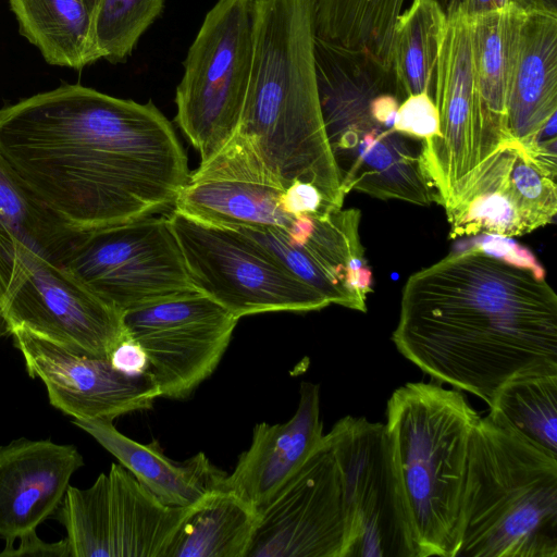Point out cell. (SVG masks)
Instances as JSON below:
<instances>
[{
	"mask_svg": "<svg viewBox=\"0 0 557 557\" xmlns=\"http://www.w3.org/2000/svg\"><path fill=\"white\" fill-rule=\"evenodd\" d=\"M18 29L47 63L82 70L100 59L86 0H9Z\"/></svg>",
	"mask_w": 557,
	"mask_h": 557,
	"instance_id": "d4e9b609",
	"label": "cell"
},
{
	"mask_svg": "<svg viewBox=\"0 0 557 557\" xmlns=\"http://www.w3.org/2000/svg\"><path fill=\"white\" fill-rule=\"evenodd\" d=\"M480 418L463 393L436 383H406L387 401L388 451L417 557L458 553Z\"/></svg>",
	"mask_w": 557,
	"mask_h": 557,
	"instance_id": "5b68a950",
	"label": "cell"
},
{
	"mask_svg": "<svg viewBox=\"0 0 557 557\" xmlns=\"http://www.w3.org/2000/svg\"><path fill=\"white\" fill-rule=\"evenodd\" d=\"M191 507L164 505L112 463L91 486L70 485L53 517L66 530L71 557H166Z\"/></svg>",
	"mask_w": 557,
	"mask_h": 557,
	"instance_id": "8fae6325",
	"label": "cell"
},
{
	"mask_svg": "<svg viewBox=\"0 0 557 557\" xmlns=\"http://www.w3.org/2000/svg\"><path fill=\"white\" fill-rule=\"evenodd\" d=\"M557 113V14L527 12L507 98L509 139L523 149L541 138Z\"/></svg>",
	"mask_w": 557,
	"mask_h": 557,
	"instance_id": "7402d4cb",
	"label": "cell"
},
{
	"mask_svg": "<svg viewBox=\"0 0 557 557\" xmlns=\"http://www.w3.org/2000/svg\"><path fill=\"white\" fill-rule=\"evenodd\" d=\"M0 296H1V290H0Z\"/></svg>",
	"mask_w": 557,
	"mask_h": 557,
	"instance_id": "60d3db41",
	"label": "cell"
},
{
	"mask_svg": "<svg viewBox=\"0 0 557 557\" xmlns=\"http://www.w3.org/2000/svg\"><path fill=\"white\" fill-rule=\"evenodd\" d=\"M258 517L251 505L221 487L191 507L166 557H247Z\"/></svg>",
	"mask_w": 557,
	"mask_h": 557,
	"instance_id": "4316f807",
	"label": "cell"
},
{
	"mask_svg": "<svg viewBox=\"0 0 557 557\" xmlns=\"http://www.w3.org/2000/svg\"><path fill=\"white\" fill-rule=\"evenodd\" d=\"M525 12H546L557 14V0H515Z\"/></svg>",
	"mask_w": 557,
	"mask_h": 557,
	"instance_id": "8d00e7d4",
	"label": "cell"
},
{
	"mask_svg": "<svg viewBox=\"0 0 557 557\" xmlns=\"http://www.w3.org/2000/svg\"><path fill=\"white\" fill-rule=\"evenodd\" d=\"M5 335H10V329H9L8 321H7L4 314L1 310V307H0V338Z\"/></svg>",
	"mask_w": 557,
	"mask_h": 557,
	"instance_id": "f35d334b",
	"label": "cell"
},
{
	"mask_svg": "<svg viewBox=\"0 0 557 557\" xmlns=\"http://www.w3.org/2000/svg\"><path fill=\"white\" fill-rule=\"evenodd\" d=\"M511 5H517L515 0H459L456 11L461 12L467 17H474L499 11Z\"/></svg>",
	"mask_w": 557,
	"mask_h": 557,
	"instance_id": "d590c367",
	"label": "cell"
},
{
	"mask_svg": "<svg viewBox=\"0 0 557 557\" xmlns=\"http://www.w3.org/2000/svg\"><path fill=\"white\" fill-rule=\"evenodd\" d=\"M168 215L195 287L237 319L330 306L239 231L196 220L175 209Z\"/></svg>",
	"mask_w": 557,
	"mask_h": 557,
	"instance_id": "9c48e42d",
	"label": "cell"
},
{
	"mask_svg": "<svg viewBox=\"0 0 557 557\" xmlns=\"http://www.w3.org/2000/svg\"><path fill=\"white\" fill-rule=\"evenodd\" d=\"M525 13L520 7L511 5L469 17L480 164L510 141L507 98Z\"/></svg>",
	"mask_w": 557,
	"mask_h": 557,
	"instance_id": "603a6c76",
	"label": "cell"
},
{
	"mask_svg": "<svg viewBox=\"0 0 557 557\" xmlns=\"http://www.w3.org/2000/svg\"><path fill=\"white\" fill-rule=\"evenodd\" d=\"M72 423L90 434L166 506L191 507L221 488L227 475L203 453L174 461L164 455L157 441L147 444L134 441L122 434L113 421L73 419Z\"/></svg>",
	"mask_w": 557,
	"mask_h": 557,
	"instance_id": "cb8c5ba5",
	"label": "cell"
},
{
	"mask_svg": "<svg viewBox=\"0 0 557 557\" xmlns=\"http://www.w3.org/2000/svg\"><path fill=\"white\" fill-rule=\"evenodd\" d=\"M444 209L451 238L525 235L554 221L556 178L542 170L519 144L506 141L472 172Z\"/></svg>",
	"mask_w": 557,
	"mask_h": 557,
	"instance_id": "9a60e30c",
	"label": "cell"
},
{
	"mask_svg": "<svg viewBox=\"0 0 557 557\" xmlns=\"http://www.w3.org/2000/svg\"><path fill=\"white\" fill-rule=\"evenodd\" d=\"M360 221L359 209L342 208L324 216H297L287 231L234 228L268 251L329 305L366 312L373 278L360 238Z\"/></svg>",
	"mask_w": 557,
	"mask_h": 557,
	"instance_id": "5bb4252c",
	"label": "cell"
},
{
	"mask_svg": "<svg viewBox=\"0 0 557 557\" xmlns=\"http://www.w3.org/2000/svg\"><path fill=\"white\" fill-rule=\"evenodd\" d=\"M247 557H352L357 527L333 446L322 443L258 511Z\"/></svg>",
	"mask_w": 557,
	"mask_h": 557,
	"instance_id": "7c38bea8",
	"label": "cell"
},
{
	"mask_svg": "<svg viewBox=\"0 0 557 557\" xmlns=\"http://www.w3.org/2000/svg\"><path fill=\"white\" fill-rule=\"evenodd\" d=\"M84 466L71 444L21 437L0 446V537L3 550L59 508L70 480Z\"/></svg>",
	"mask_w": 557,
	"mask_h": 557,
	"instance_id": "ffe728a7",
	"label": "cell"
},
{
	"mask_svg": "<svg viewBox=\"0 0 557 557\" xmlns=\"http://www.w3.org/2000/svg\"><path fill=\"white\" fill-rule=\"evenodd\" d=\"M251 74L236 134L287 188L312 184L342 209L346 193L325 134L308 0H257Z\"/></svg>",
	"mask_w": 557,
	"mask_h": 557,
	"instance_id": "3957f363",
	"label": "cell"
},
{
	"mask_svg": "<svg viewBox=\"0 0 557 557\" xmlns=\"http://www.w3.org/2000/svg\"><path fill=\"white\" fill-rule=\"evenodd\" d=\"M257 0H218L190 45L176 88L175 122L200 154H216L236 134L248 90Z\"/></svg>",
	"mask_w": 557,
	"mask_h": 557,
	"instance_id": "52a82bcc",
	"label": "cell"
},
{
	"mask_svg": "<svg viewBox=\"0 0 557 557\" xmlns=\"http://www.w3.org/2000/svg\"><path fill=\"white\" fill-rule=\"evenodd\" d=\"M326 436L342 468L356 521L352 557H417L384 424L347 416Z\"/></svg>",
	"mask_w": 557,
	"mask_h": 557,
	"instance_id": "2e32d148",
	"label": "cell"
},
{
	"mask_svg": "<svg viewBox=\"0 0 557 557\" xmlns=\"http://www.w3.org/2000/svg\"><path fill=\"white\" fill-rule=\"evenodd\" d=\"M165 0H97L94 40L100 59L124 62L141 35L161 14Z\"/></svg>",
	"mask_w": 557,
	"mask_h": 557,
	"instance_id": "4dcf8cb0",
	"label": "cell"
},
{
	"mask_svg": "<svg viewBox=\"0 0 557 557\" xmlns=\"http://www.w3.org/2000/svg\"><path fill=\"white\" fill-rule=\"evenodd\" d=\"M87 4L89 5L90 10L92 11L94 13V9L96 7V2L97 0H86Z\"/></svg>",
	"mask_w": 557,
	"mask_h": 557,
	"instance_id": "ab89813d",
	"label": "cell"
},
{
	"mask_svg": "<svg viewBox=\"0 0 557 557\" xmlns=\"http://www.w3.org/2000/svg\"><path fill=\"white\" fill-rule=\"evenodd\" d=\"M82 233L60 219L0 154V257L16 240L63 267Z\"/></svg>",
	"mask_w": 557,
	"mask_h": 557,
	"instance_id": "484cf974",
	"label": "cell"
},
{
	"mask_svg": "<svg viewBox=\"0 0 557 557\" xmlns=\"http://www.w3.org/2000/svg\"><path fill=\"white\" fill-rule=\"evenodd\" d=\"M285 188L237 134L207 162L189 173L175 210L224 227H278L295 218L282 208Z\"/></svg>",
	"mask_w": 557,
	"mask_h": 557,
	"instance_id": "d6986e66",
	"label": "cell"
},
{
	"mask_svg": "<svg viewBox=\"0 0 557 557\" xmlns=\"http://www.w3.org/2000/svg\"><path fill=\"white\" fill-rule=\"evenodd\" d=\"M495 237L409 276L392 334L432 380L487 405L513 375L557 368V296L528 249Z\"/></svg>",
	"mask_w": 557,
	"mask_h": 557,
	"instance_id": "7a4b0ae2",
	"label": "cell"
},
{
	"mask_svg": "<svg viewBox=\"0 0 557 557\" xmlns=\"http://www.w3.org/2000/svg\"><path fill=\"white\" fill-rule=\"evenodd\" d=\"M238 320L199 290L124 312L159 397L171 399L186 398L213 373Z\"/></svg>",
	"mask_w": 557,
	"mask_h": 557,
	"instance_id": "4fadbf2b",
	"label": "cell"
},
{
	"mask_svg": "<svg viewBox=\"0 0 557 557\" xmlns=\"http://www.w3.org/2000/svg\"><path fill=\"white\" fill-rule=\"evenodd\" d=\"M0 307L13 329L92 357L108 358L128 337L124 313L66 268L13 240L0 258Z\"/></svg>",
	"mask_w": 557,
	"mask_h": 557,
	"instance_id": "ba28073f",
	"label": "cell"
},
{
	"mask_svg": "<svg viewBox=\"0 0 557 557\" xmlns=\"http://www.w3.org/2000/svg\"><path fill=\"white\" fill-rule=\"evenodd\" d=\"M281 205L290 216H324L339 209L335 208L323 193L312 184L295 181L285 188Z\"/></svg>",
	"mask_w": 557,
	"mask_h": 557,
	"instance_id": "d6a6232c",
	"label": "cell"
},
{
	"mask_svg": "<svg viewBox=\"0 0 557 557\" xmlns=\"http://www.w3.org/2000/svg\"><path fill=\"white\" fill-rule=\"evenodd\" d=\"M18 540L17 548L2 550L0 556L71 557L66 537L54 543H47L38 537L36 530H33L21 535Z\"/></svg>",
	"mask_w": 557,
	"mask_h": 557,
	"instance_id": "e575fe53",
	"label": "cell"
},
{
	"mask_svg": "<svg viewBox=\"0 0 557 557\" xmlns=\"http://www.w3.org/2000/svg\"><path fill=\"white\" fill-rule=\"evenodd\" d=\"M456 557H557V455L480 418Z\"/></svg>",
	"mask_w": 557,
	"mask_h": 557,
	"instance_id": "8992f818",
	"label": "cell"
},
{
	"mask_svg": "<svg viewBox=\"0 0 557 557\" xmlns=\"http://www.w3.org/2000/svg\"><path fill=\"white\" fill-rule=\"evenodd\" d=\"M325 134L346 194L441 205L425 164V140L396 128L407 97L392 69L369 54L314 37Z\"/></svg>",
	"mask_w": 557,
	"mask_h": 557,
	"instance_id": "277c9868",
	"label": "cell"
},
{
	"mask_svg": "<svg viewBox=\"0 0 557 557\" xmlns=\"http://www.w3.org/2000/svg\"><path fill=\"white\" fill-rule=\"evenodd\" d=\"M323 437L320 387L302 382L294 416L284 423L255 425L250 446L238 457L222 488L259 511L301 469Z\"/></svg>",
	"mask_w": 557,
	"mask_h": 557,
	"instance_id": "44dd1931",
	"label": "cell"
},
{
	"mask_svg": "<svg viewBox=\"0 0 557 557\" xmlns=\"http://www.w3.org/2000/svg\"><path fill=\"white\" fill-rule=\"evenodd\" d=\"M11 335L28 375L40 379L50 404L74 420L113 421L151 409L159 397L148 372L125 375L108 358L76 352L24 329H13Z\"/></svg>",
	"mask_w": 557,
	"mask_h": 557,
	"instance_id": "e0dca14e",
	"label": "cell"
},
{
	"mask_svg": "<svg viewBox=\"0 0 557 557\" xmlns=\"http://www.w3.org/2000/svg\"><path fill=\"white\" fill-rule=\"evenodd\" d=\"M434 1L443 12L448 15L455 12L458 8L459 0H432Z\"/></svg>",
	"mask_w": 557,
	"mask_h": 557,
	"instance_id": "74e56055",
	"label": "cell"
},
{
	"mask_svg": "<svg viewBox=\"0 0 557 557\" xmlns=\"http://www.w3.org/2000/svg\"><path fill=\"white\" fill-rule=\"evenodd\" d=\"M314 37L362 51L392 69L395 24L406 0H308Z\"/></svg>",
	"mask_w": 557,
	"mask_h": 557,
	"instance_id": "83f0119b",
	"label": "cell"
},
{
	"mask_svg": "<svg viewBox=\"0 0 557 557\" xmlns=\"http://www.w3.org/2000/svg\"><path fill=\"white\" fill-rule=\"evenodd\" d=\"M0 154L78 232L171 211L189 176L176 133L152 101L78 84L1 108Z\"/></svg>",
	"mask_w": 557,
	"mask_h": 557,
	"instance_id": "6da1fadb",
	"label": "cell"
},
{
	"mask_svg": "<svg viewBox=\"0 0 557 557\" xmlns=\"http://www.w3.org/2000/svg\"><path fill=\"white\" fill-rule=\"evenodd\" d=\"M446 14L432 0H411L397 18L392 71L405 96L428 92L432 85Z\"/></svg>",
	"mask_w": 557,
	"mask_h": 557,
	"instance_id": "f546056e",
	"label": "cell"
},
{
	"mask_svg": "<svg viewBox=\"0 0 557 557\" xmlns=\"http://www.w3.org/2000/svg\"><path fill=\"white\" fill-rule=\"evenodd\" d=\"M63 267L123 313L198 290L168 214L83 232Z\"/></svg>",
	"mask_w": 557,
	"mask_h": 557,
	"instance_id": "30bf717a",
	"label": "cell"
},
{
	"mask_svg": "<svg viewBox=\"0 0 557 557\" xmlns=\"http://www.w3.org/2000/svg\"><path fill=\"white\" fill-rule=\"evenodd\" d=\"M487 414L557 455V368L520 372L494 394Z\"/></svg>",
	"mask_w": 557,
	"mask_h": 557,
	"instance_id": "f1b7e54d",
	"label": "cell"
},
{
	"mask_svg": "<svg viewBox=\"0 0 557 557\" xmlns=\"http://www.w3.org/2000/svg\"><path fill=\"white\" fill-rule=\"evenodd\" d=\"M432 98L440 120L437 137L425 143V164L441 206L451 202L480 164L469 17L446 15L435 65Z\"/></svg>",
	"mask_w": 557,
	"mask_h": 557,
	"instance_id": "ac0fdd59",
	"label": "cell"
},
{
	"mask_svg": "<svg viewBox=\"0 0 557 557\" xmlns=\"http://www.w3.org/2000/svg\"><path fill=\"white\" fill-rule=\"evenodd\" d=\"M108 359L116 371L129 376L145 374L149 369L145 350L129 336L113 348Z\"/></svg>",
	"mask_w": 557,
	"mask_h": 557,
	"instance_id": "836d02e7",
	"label": "cell"
},
{
	"mask_svg": "<svg viewBox=\"0 0 557 557\" xmlns=\"http://www.w3.org/2000/svg\"><path fill=\"white\" fill-rule=\"evenodd\" d=\"M396 128L425 143L437 137L438 112L431 95L422 92L406 97L397 111Z\"/></svg>",
	"mask_w": 557,
	"mask_h": 557,
	"instance_id": "1f68e13d",
	"label": "cell"
}]
</instances>
